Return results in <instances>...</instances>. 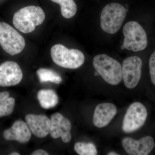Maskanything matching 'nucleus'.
I'll return each mask as SVG.
<instances>
[{
    "instance_id": "6ab92c4d",
    "label": "nucleus",
    "mask_w": 155,
    "mask_h": 155,
    "mask_svg": "<svg viewBox=\"0 0 155 155\" xmlns=\"http://www.w3.org/2000/svg\"><path fill=\"white\" fill-rule=\"evenodd\" d=\"M74 150L80 155H96L97 151L93 143H91L77 142L74 145Z\"/></svg>"
},
{
    "instance_id": "aec40b11",
    "label": "nucleus",
    "mask_w": 155,
    "mask_h": 155,
    "mask_svg": "<svg viewBox=\"0 0 155 155\" xmlns=\"http://www.w3.org/2000/svg\"><path fill=\"white\" fill-rule=\"evenodd\" d=\"M149 65L151 80L153 84L155 85V51L150 57Z\"/></svg>"
},
{
    "instance_id": "a211bd4d",
    "label": "nucleus",
    "mask_w": 155,
    "mask_h": 155,
    "mask_svg": "<svg viewBox=\"0 0 155 155\" xmlns=\"http://www.w3.org/2000/svg\"><path fill=\"white\" fill-rule=\"evenodd\" d=\"M37 74L41 83L50 81L58 84L61 83L62 81L60 75L51 69L40 68L37 71Z\"/></svg>"
},
{
    "instance_id": "1a4fd4ad",
    "label": "nucleus",
    "mask_w": 155,
    "mask_h": 155,
    "mask_svg": "<svg viewBox=\"0 0 155 155\" xmlns=\"http://www.w3.org/2000/svg\"><path fill=\"white\" fill-rule=\"evenodd\" d=\"M22 77V69L16 62L7 61L0 65V87L15 86L21 82Z\"/></svg>"
},
{
    "instance_id": "423d86ee",
    "label": "nucleus",
    "mask_w": 155,
    "mask_h": 155,
    "mask_svg": "<svg viewBox=\"0 0 155 155\" xmlns=\"http://www.w3.org/2000/svg\"><path fill=\"white\" fill-rule=\"evenodd\" d=\"M0 45L6 53L14 56L24 49L25 39L11 25L0 22Z\"/></svg>"
},
{
    "instance_id": "f03ea898",
    "label": "nucleus",
    "mask_w": 155,
    "mask_h": 155,
    "mask_svg": "<svg viewBox=\"0 0 155 155\" xmlns=\"http://www.w3.org/2000/svg\"><path fill=\"white\" fill-rule=\"evenodd\" d=\"M93 64L97 72L106 82L113 85L122 80V66L118 61L105 54L96 56Z\"/></svg>"
},
{
    "instance_id": "4468645a",
    "label": "nucleus",
    "mask_w": 155,
    "mask_h": 155,
    "mask_svg": "<svg viewBox=\"0 0 155 155\" xmlns=\"http://www.w3.org/2000/svg\"><path fill=\"white\" fill-rule=\"evenodd\" d=\"M117 109L114 104L104 103L97 106L94 114L93 122L98 128L106 127L117 114Z\"/></svg>"
},
{
    "instance_id": "b1692460",
    "label": "nucleus",
    "mask_w": 155,
    "mask_h": 155,
    "mask_svg": "<svg viewBox=\"0 0 155 155\" xmlns=\"http://www.w3.org/2000/svg\"><path fill=\"white\" fill-rule=\"evenodd\" d=\"M121 48H122V49H124L125 48V47L124 46V45H122V46H121Z\"/></svg>"
},
{
    "instance_id": "ddd939ff",
    "label": "nucleus",
    "mask_w": 155,
    "mask_h": 155,
    "mask_svg": "<svg viewBox=\"0 0 155 155\" xmlns=\"http://www.w3.org/2000/svg\"><path fill=\"white\" fill-rule=\"evenodd\" d=\"M25 120L31 133L36 137L44 138L50 133L51 119L45 115L27 114Z\"/></svg>"
},
{
    "instance_id": "20e7f679",
    "label": "nucleus",
    "mask_w": 155,
    "mask_h": 155,
    "mask_svg": "<svg viewBox=\"0 0 155 155\" xmlns=\"http://www.w3.org/2000/svg\"><path fill=\"white\" fill-rule=\"evenodd\" d=\"M51 54L55 64L67 69H77L83 65L85 60L83 53L79 50L69 49L61 44L53 46Z\"/></svg>"
},
{
    "instance_id": "7ed1b4c3",
    "label": "nucleus",
    "mask_w": 155,
    "mask_h": 155,
    "mask_svg": "<svg viewBox=\"0 0 155 155\" xmlns=\"http://www.w3.org/2000/svg\"><path fill=\"white\" fill-rule=\"evenodd\" d=\"M127 10L118 3H111L103 8L101 16V26L105 32L114 34L119 31L127 14Z\"/></svg>"
},
{
    "instance_id": "4be33fe9",
    "label": "nucleus",
    "mask_w": 155,
    "mask_h": 155,
    "mask_svg": "<svg viewBox=\"0 0 155 155\" xmlns=\"http://www.w3.org/2000/svg\"><path fill=\"white\" fill-rule=\"evenodd\" d=\"M108 155H118L119 154L117 153L114 152H112L109 153L108 154Z\"/></svg>"
},
{
    "instance_id": "0eeeda50",
    "label": "nucleus",
    "mask_w": 155,
    "mask_h": 155,
    "mask_svg": "<svg viewBox=\"0 0 155 155\" xmlns=\"http://www.w3.org/2000/svg\"><path fill=\"white\" fill-rule=\"evenodd\" d=\"M147 117L146 108L141 103L134 102L127 109L122 123V130L126 133H132L144 125Z\"/></svg>"
},
{
    "instance_id": "39448f33",
    "label": "nucleus",
    "mask_w": 155,
    "mask_h": 155,
    "mask_svg": "<svg viewBox=\"0 0 155 155\" xmlns=\"http://www.w3.org/2000/svg\"><path fill=\"white\" fill-rule=\"evenodd\" d=\"M123 45L125 49L134 52L143 51L147 45L145 31L141 25L136 21H130L124 25Z\"/></svg>"
},
{
    "instance_id": "5701e85b",
    "label": "nucleus",
    "mask_w": 155,
    "mask_h": 155,
    "mask_svg": "<svg viewBox=\"0 0 155 155\" xmlns=\"http://www.w3.org/2000/svg\"><path fill=\"white\" fill-rule=\"evenodd\" d=\"M10 155H20V153H19L16 152H12L11 153V154H10Z\"/></svg>"
},
{
    "instance_id": "6e6552de",
    "label": "nucleus",
    "mask_w": 155,
    "mask_h": 155,
    "mask_svg": "<svg viewBox=\"0 0 155 155\" xmlns=\"http://www.w3.org/2000/svg\"><path fill=\"white\" fill-rule=\"evenodd\" d=\"M142 67V61L137 56L128 57L123 61L122 79L127 88L133 89L138 84L141 78Z\"/></svg>"
},
{
    "instance_id": "f3484780",
    "label": "nucleus",
    "mask_w": 155,
    "mask_h": 155,
    "mask_svg": "<svg viewBox=\"0 0 155 155\" xmlns=\"http://www.w3.org/2000/svg\"><path fill=\"white\" fill-rule=\"evenodd\" d=\"M53 2L59 4L63 17L70 19L74 17L77 11L76 4L73 0H51Z\"/></svg>"
},
{
    "instance_id": "412c9836",
    "label": "nucleus",
    "mask_w": 155,
    "mask_h": 155,
    "mask_svg": "<svg viewBox=\"0 0 155 155\" xmlns=\"http://www.w3.org/2000/svg\"><path fill=\"white\" fill-rule=\"evenodd\" d=\"M31 155H49L48 153L45 150L42 149H38L34 151L31 154Z\"/></svg>"
},
{
    "instance_id": "9d476101",
    "label": "nucleus",
    "mask_w": 155,
    "mask_h": 155,
    "mask_svg": "<svg viewBox=\"0 0 155 155\" xmlns=\"http://www.w3.org/2000/svg\"><path fill=\"white\" fill-rule=\"evenodd\" d=\"M50 134L54 139L61 137L65 143H68L72 138L70 130L72 124L69 120L59 113L52 114L51 117Z\"/></svg>"
},
{
    "instance_id": "9b49d317",
    "label": "nucleus",
    "mask_w": 155,
    "mask_h": 155,
    "mask_svg": "<svg viewBox=\"0 0 155 155\" xmlns=\"http://www.w3.org/2000/svg\"><path fill=\"white\" fill-rule=\"evenodd\" d=\"M123 148L130 155H147L155 147L154 140L152 137L146 136L139 140L130 137H125L122 140Z\"/></svg>"
},
{
    "instance_id": "2eb2a0df",
    "label": "nucleus",
    "mask_w": 155,
    "mask_h": 155,
    "mask_svg": "<svg viewBox=\"0 0 155 155\" xmlns=\"http://www.w3.org/2000/svg\"><path fill=\"white\" fill-rule=\"evenodd\" d=\"M37 98L41 106L45 109L54 107L59 102L58 94L52 89H41L37 94Z\"/></svg>"
},
{
    "instance_id": "f257e3e1",
    "label": "nucleus",
    "mask_w": 155,
    "mask_h": 155,
    "mask_svg": "<svg viewBox=\"0 0 155 155\" xmlns=\"http://www.w3.org/2000/svg\"><path fill=\"white\" fill-rule=\"evenodd\" d=\"M45 15L41 7L28 6L20 9L14 14L13 22L15 28L22 33H29L36 26L45 21Z\"/></svg>"
},
{
    "instance_id": "f8f14e48",
    "label": "nucleus",
    "mask_w": 155,
    "mask_h": 155,
    "mask_svg": "<svg viewBox=\"0 0 155 155\" xmlns=\"http://www.w3.org/2000/svg\"><path fill=\"white\" fill-rule=\"evenodd\" d=\"M4 138L8 141H17L21 143L28 142L31 137V132L26 122L22 120L15 121L10 128L3 131Z\"/></svg>"
},
{
    "instance_id": "dca6fc26",
    "label": "nucleus",
    "mask_w": 155,
    "mask_h": 155,
    "mask_svg": "<svg viewBox=\"0 0 155 155\" xmlns=\"http://www.w3.org/2000/svg\"><path fill=\"white\" fill-rule=\"evenodd\" d=\"M15 99L10 97L9 92H0V118L10 116L14 112Z\"/></svg>"
}]
</instances>
